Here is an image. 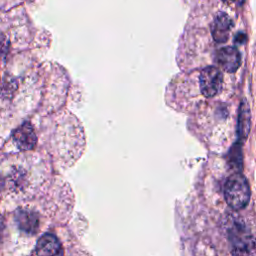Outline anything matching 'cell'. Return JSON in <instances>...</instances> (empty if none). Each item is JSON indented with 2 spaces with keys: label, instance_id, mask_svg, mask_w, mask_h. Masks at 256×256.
I'll return each instance as SVG.
<instances>
[{
  "label": "cell",
  "instance_id": "cell-5",
  "mask_svg": "<svg viewBox=\"0 0 256 256\" xmlns=\"http://www.w3.org/2000/svg\"><path fill=\"white\" fill-rule=\"evenodd\" d=\"M37 256H63L64 250L60 240L51 233L43 234L36 244Z\"/></svg>",
  "mask_w": 256,
  "mask_h": 256
},
{
  "label": "cell",
  "instance_id": "cell-2",
  "mask_svg": "<svg viewBox=\"0 0 256 256\" xmlns=\"http://www.w3.org/2000/svg\"><path fill=\"white\" fill-rule=\"evenodd\" d=\"M232 256H255V240L249 228L235 223L229 230Z\"/></svg>",
  "mask_w": 256,
  "mask_h": 256
},
{
  "label": "cell",
  "instance_id": "cell-6",
  "mask_svg": "<svg viewBox=\"0 0 256 256\" xmlns=\"http://www.w3.org/2000/svg\"><path fill=\"white\" fill-rule=\"evenodd\" d=\"M14 220L18 228L28 235H34L39 229V216L28 209H18L14 213Z\"/></svg>",
  "mask_w": 256,
  "mask_h": 256
},
{
  "label": "cell",
  "instance_id": "cell-1",
  "mask_svg": "<svg viewBox=\"0 0 256 256\" xmlns=\"http://www.w3.org/2000/svg\"><path fill=\"white\" fill-rule=\"evenodd\" d=\"M224 198L234 210L244 208L250 199V188L247 179L240 173L230 175L224 184Z\"/></svg>",
  "mask_w": 256,
  "mask_h": 256
},
{
  "label": "cell",
  "instance_id": "cell-9",
  "mask_svg": "<svg viewBox=\"0 0 256 256\" xmlns=\"http://www.w3.org/2000/svg\"><path fill=\"white\" fill-rule=\"evenodd\" d=\"M250 130V110L246 102H243L239 110V133L242 138H246Z\"/></svg>",
  "mask_w": 256,
  "mask_h": 256
},
{
  "label": "cell",
  "instance_id": "cell-7",
  "mask_svg": "<svg viewBox=\"0 0 256 256\" xmlns=\"http://www.w3.org/2000/svg\"><path fill=\"white\" fill-rule=\"evenodd\" d=\"M216 59L226 72L234 73L240 66L241 54L237 48L226 46L217 51Z\"/></svg>",
  "mask_w": 256,
  "mask_h": 256
},
{
  "label": "cell",
  "instance_id": "cell-8",
  "mask_svg": "<svg viewBox=\"0 0 256 256\" xmlns=\"http://www.w3.org/2000/svg\"><path fill=\"white\" fill-rule=\"evenodd\" d=\"M232 27V21L230 17L224 13L220 12L214 18V21L211 26V33L213 39L217 43L226 42L229 37V32Z\"/></svg>",
  "mask_w": 256,
  "mask_h": 256
},
{
  "label": "cell",
  "instance_id": "cell-4",
  "mask_svg": "<svg viewBox=\"0 0 256 256\" xmlns=\"http://www.w3.org/2000/svg\"><path fill=\"white\" fill-rule=\"evenodd\" d=\"M12 139L22 151L32 150L37 143V136L30 122H24L16 128L12 133Z\"/></svg>",
  "mask_w": 256,
  "mask_h": 256
},
{
  "label": "cell",
  "instance_id": "cell-10",
  "mask_svg": "<svg viewBox=\"0 0 256 256\" xmlns=\"http://www.w3.org/2000/svg\"><path fill=\"white\" fill-rule=\"evenodd\" d=\"M223 1H225V2H231V1H234V0H223Z\"/></svg>",
  "mask_w": 256,
  "mask_h": 256
},
{
  "label": "cell",
  "instance_id": "cell-3",
  "mask_svg": "<svg viewBox=\"0 0 256 256\" xmlns=\"http://www.w3.org/2000/svg\"><path fill=\"white\" fill-rule=\"evenodd\" d=\"M199 84L201 93L207 97L211 98L216 96L222 89L223 75L222 72L215 66L205 67L200 72Z\"/></svg>",
  "mask_w": 256,
  "mask_h": 256
}]
</instances>
